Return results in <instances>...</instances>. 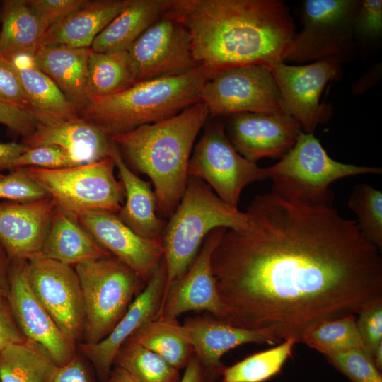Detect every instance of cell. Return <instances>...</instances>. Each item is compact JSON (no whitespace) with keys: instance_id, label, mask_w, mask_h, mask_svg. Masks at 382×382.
Segmentation results:
<instances>
[{"instance_id":"44","label":"cell","mask_w":382,"mask_h":382,"mask_svg":"<svg viewBox=\"0 0 382 382\" xmlns=\"http://www.w3.org/2000/svg\"><path fill=\"white\" fill-rule=\"evenodd\" d=\"M0 124L5 125L13 134L24 137L34 130L37 121L29 110L0 102Z\"/></svg>"},{"instance_id":"45","label":"cell","mask_w":382,"mask_h":382,"mask_svg":"<svg viewBox=\"0 0 382 382\" xmlns=\"http://www.w3.org/2000/svg\"><path fill=\"white\" fill-rule=\"evenodd\" d=\"M88 361L78 351L67 364L58 366L52 382H95L96 374Z\"/></svg>"},{"instance_id":"41","label":"cell","mask_w":382,"mask_h":382,"mask_svg":"<svg viewBox=\"0 0 382 382\" xmlns=\"http://www.w3.org/2000/svg\"><path fill=\"white\" fill-rule=\"evenodd\" d=\"M357 318V325L364 350L371 357L382 342V299L364 308Z\"/></svg>"},{"instance_id":"1","label":"cell","mask_w":382,"mask_h":382,"mask_svg":"<svg viewBox=\"0 0 382 382\" xmlns=\"http://www.w3.org/2000/svg\"><path fill=\"white\" fill-rule=\"evenodd\" d=\"M245 212L248 228L226 229L212 255L228 323L260 332L269 345L298 343L315 324L382 299L381 251L332 205L271 191Z\"/></svg>"},{"instance_id":"42","label":"cell","mask_w":382,"mask_h":382,"mask_svg":"<svg viewBox=\"0 0 382 382\" xmlns=\"http://www.w3.org/2000/svg\"><path fill=\"white\" fill-rule=\"evenodd\" d=\"M87 0H25L38 18L49 28L82 6Z\"/></svg>"},{"instance_id":"2","label":"cell","mask_w":382,"mask_h":382,"mask_svg":"<svg viewBox=\"0 0 382 382\" xmlns=\"http://www.w3.org/2000/svg\"><path fill=\"white\" fill-rule=\"evenodd\" d=\"M163 14L187 30L195 59L213 74L284 62L296 33L289 8L279 0H166Z\"/></svg>"},{"instance_id":"39","label":"cell","mask_w":382,"mask_h":382,"mask_svg":"<svg viewBox=\"0 0 382 382\" xmlns=\"http://www.w3.org/2000/svg\"><path fill=\"white\" fill-rule=\"evenodd\" d=\"M353 35L355 45L374 46L382 38V1L361 0L354 17Z\"/></svg>"},{"instance_id":"7","label":"cell","mask_w":382,"mask_h":382,"mask_svg":"<svg viewBox=\"0 0 382 382\" xmlns=\"http://www.w3.org/2000/svg\"><path fill=\"white\" fill-rule=\"evenodd\" d=\"M74 267L79 279L85 310L81 343L96 344L111 332L146 284L113 255Z\"/></svg>"},{"instance_id":"49","label":"cell","mask_w":382,"mask_h":382,"mask_svg":"<svg viewBox=\"0 0 382 382\" xmlns=\"http://www.w3.org/2000/svg\"><path fill=\"white\" fill-rule=\"evenodd\" d=\"M10 259L0 243V296H6L8 291V265Z\"/></svg>"},{"instance_id":"9","label":"cell","mask_w":382,"mask_h":382,"mask_svg":"<svg viewBox=\"0 0 382 382\" xmlns=\"http://www.w3.org/2000/svg\"><path fill=\"white\" fill-rule=\"evenodd\" d=\"M361 0H306L300 9L302 30L295 33L284 61L347 59L354 48L353 23Z\"/></svg>"},{"instance_id":"22","label":"cell","mask_w":382,"mask_h":382,"mask_svg":"<svg viewBox=\"0 0 382 382\" xmlns=\"http://www.w3.org/2000/svg\"><path fill=\"white\" fill-rule=\"evenodd\" d=\"M194 354L215 380L221 378L224 366L221 357L232 349L247 343H266L260 332L221 320L212 315L190 317L183 324Z\"/></svg>"},{"instance_id":"6","label":"cell","mask_w":382,"mask_h":382,"mask_svg":"<svg viewBox=\"0 0 382 382\" xmlns=\"http://www.w3.org/2000/svg\"><path fill=\"white\" fill-rule=\"evenodd\" d=\"M272 191L297 203L332 205L330 185L344 178L381 174V168L356 166L331 158L319 140L311 133H300L291 149L267 168Z\"/></svg>"},{"instance_id":"31","label":"cell","mask_w":382,"mask_h":382,"mask_svg":"<svg viewBox=\"0 0 382 382\" xmlns=\"http://www.w3.org/2000/svg\"><path fill=\"white\" fill-rule=\"evenodd\" d=\"M57 368L41 347L28 340L0 350L1 382H52Z\"/></svg>"},{"instance_id":"27","label":"cell","mask_w":382,"mask_h":382,"mask_svg":"<svg viewBox=\"0 0 382 382\" xmlns=\"http://www.w3.org/2000/svg\"><path fill=\"white\" fill-rule=\"evenodd\" d=\"M18 74L30 112L40 123H49L78 115L53 81L35 64L33 57L21 55L11 60Z\"/></svg>"},{"instance_id":"24","label":"cell","mask_w":382,"mask_h":382,"mask_svg":"<svg viewBox=\"0 0 382 382\" xmlns=\"http://www.w3.org/2000/svg\"><path fill=\"white\" fill-rule=\"evenodd\" d=\"M111 157L125 193V203L117 216L138 236L161 240L166 223L158 216L156 195L150 183L141 179L127 166L116 144Z\"/></svg>"},{"instance_id":"29","label":"cell","mask_w":382,"mask_h":382,"mask_svg":"<svg viewBox=\"0 0 382 382\" xmlns=\"http://www.w3.org/2000/svg\"><path fill=\"white\" fill-rule=\"evenodd\" d=\"M1 6L0 57L8 61L21 55L33 57L48 28L25 0H6Z\"/></svg>"},{"instance_id":"33","label":"cell","mask_w":382,"mask_h":382,"mask_svg":"<svg viewBox=\"0 0 382 382\" xmlns=\"http://www.w3.org/2000/svg\"><path fill=\"white\" fill-rule=\"evenodd\" d=\"M139 382H179L180 371L156 353L127 340L118 350L113 362Z\"/></svg>"},{"instance_id":"11","label":"cell","mask_w":382,"mask_h":382,"mask_svg":"<svg viewBox=\"0 0 382 382\" xmlns=\"http://www.w3.org/2000/svg\"><path fill=\"white\" fill-rule=\"evenodd\" d=\"M200 100L211 117L240 112H286L277 82L263 64L214 72L204 83Z\"/></svg>"},{"instance_id":"54","label":"cell","mask_w":382,"mask_h":382,"mask_svg":"<svg viewBox=\"0 0 382 382\" xmlns=\"http://www.w3.org/2000/svg\"><path fill=\"white\" fill-rule=\"evenodd\" d=\"M1 382V381H0Z\"/></svg>"},{"instance_id":"40","label":"cell","mask_w":382,"mask_h":382,"mask_svg":"<svg viewBox=\"0 0 382 382\" xmlns=\"http://www.w3.org/2000/svg\"><path fill=\"white\" fill-rule=\"evenodd\" d=\"M78 166L73 157L65 150L54 145L29 148L13 163V169L18 167H36L57 169Z\"/></svg>"},{"instance_id":"34","label":"cell","mask_w":382,"mask_h":382,"mask_svg":"<svg viewBox=\"0 0 382 382\" xmlns=\"http://www.w3.org/2000/svg\"><path fill=\"white\" fill-rule=\"evenodd\" d=\"M296 342L287 340L276 347L255 353L221 371V382H265L282 371Z\"/></svg>"},{"instance_id":"38","label":"cell","mask_w":382,"mask_h":382,"mask_svg":"<svg viewBox=\"0 0 382 382\" xmlns=\"http://www.w3.org/2000/svg\"><path fill=\"white\" fill-rule=\"evenodd\" d=\"M47 197V191L32 178L26 167L13 168L0 179V199L29 202Z\"/></svg>"},{"instance_id":"8","label":"cell","mask_w":382,"mask_h":382,"mask_svg":"<svg viewBox=\"0 0 382 382\" xmlns=\"http://www.w3.org/2000/svg\"><path fill=\"white\" fill-rule=\"evenodd\" d=\"M115 168L112 157L57 169L26 167L55 206L75 219L90 211L118 213L125 193L122 183L115 176Z\"/></svg>"},{"instance_id":"47","label":"cell","mask_w":382,"mask_h":382,"mask_svg":"<svg viewBox=\"0 0 382 382\" xmlns=\"http://www.w3.org/2000/svg\"><path fill=\"white\" fill-rule=\"evenodd\" d=\"M206 371L197 357L194 354L191 357L179 382H216Z\"/></svg>"},{"instance_id":"32","label":"cell","mask_w":382,"mask_h":382,"mask_svg":"<svg viewBox=\"0 0 382 382\" xmlns=\"http://www.w3.org/2000/svg\"><path fill=\"white\" fill-rule=\"evenodd\" d=\"M136 83L127 51L91 50L87 62L88 98L116 94Z\"/></svg>"},{"instance_id":"4","label":"cell","mask_w":382,"mask_h":382,"mask_svg":"<svg viewBox=\"0 0 382 382\" xmlns=\"http://www.w3.org/2000/svg\"><path fill=\"white\" fill-rule=\"evenodd\" d=\"M213 72L203 65L183 75L139 81L116 94L91 97L78 114L112 137L173 117L200 100Z\"/></svg>"},{"instance_id":"18","label":"cell","mask_w":382,"mask_h":382,"mask_svg":"<svg viewBox=\"0 0 382 382\" xmlns=\"http://www.w3.org/2000/svg\"><path fill=\"white\" fill-rule=\"evenodd\" d=\"M166 279V265L163 258L151 279L134 298L111 332L96 344L78 345L79 352L91 364L100 381L104 382L108 378L122 345L141 326L157 319L163 300Z\"/></svg>"},{"instance_id":"21","label":"cell","mask_w":382,"mask_h":382,"mask_svg":"<svg viewBox=\"0 0 382 382\" xmlns=\"http://www.w3.org/2000/svg\"><path fill=\"white\" fill-rule=\"evenodd\" d=\"M29 148L57 146L67 151L78 165L111 157L115 144L93 122L79 115L49 123L37 122L34 130L23 137Z\"/></svg>"},{"instance_id":"3","label":"cell","mask_w":382,"mask_h":382,"mask_svg":"<svg viewBox=\"0 0 382 382\" xmlns=\"http://www.w3.org/2000/svg\"><path fill=\"white\" fill-rule=\"evenodd\" d=\"M209 117L199 101L173 117L111 137L132 167L151 180L161 216L170 218L180 201L193 144Z\"/></svg>"},{"instance_id":"20","label":"cell","mask_w":382,"mask_h":382,"mask_svg":"<svg viewBox=\"0 0 382 382\" xmlns=\"http://www.w3.org/2000/svg\"><path fill=\"white\" fill-rule=\"evenodd\" d=\"M55 203L51 197L0 203V243L10 260L40 257Z\"/></svg>"},{"instance_id":"37","label":"cell","mask_w":382,"mask_h":382,"mask_svg":"<svg viewBox=\"0 0 382 382\" xmlns=\"http://www.w3.org/2000/svg\"><path fill=\"white\" fill-rule=\"evenodd\" d=\"M327 361L351 382H382V374L364 349L325 355Z\"/></svg>"},{"instance_id":"26","label":"cell","mask_w":382,"mask_h":382,"mask_svg":"<svg viewBox=\"0 0 382 382\" xmlns=\"http://www.w3.org/2000/svg\"><path fill=\"white\" fill-rule=\"evenodd\" d=\"M91 50L40 46L33 57L36 66L53 81L78 112L88 100L87 62Z\"/></svg>"},{"instance_id":"23","label":"cell","mask_w":382,"mask_h":382,"mask_svg":"<svg viewBox=\"0 0 382 382\" xmlns=\"http://www.w3.org/2000/svg\"><path fill=\"white\" fill-rule=\"evenodd\" d=\"M131 0H87L79 8L50 27L41 46L91 48L98 34Z\"/></svg>"},{"instance_id":"12","label":"cell","mask_w":382,"mask_h":382,"mask_svg":"<svg viewBox=\"0 0 382 382\" xmlns=\"http://www.w3.org/2000/svg\"><path fill=\"white\" fill-rule=\"evenodd\" d=\"M127 52L137 82L183 75L201 66L194 58L187 30L165 14Z\"/></svg>"},{"instance_id":"35","label":"cell","mask_w":382,"mask_h":382,"mask_svg":"<svg viewBox=\"0 0 382 382\" xmlns=\"http://www.w3.org/2000/svg\"><path fill=\"white\" fill-rule=\"evenodd\" d=\"M301 342L324 356L352 349H364L355 315L320 322L308 328Z\"/></svg>"},{"instance_id":"48","label":"cell","mask_w":382,"mask_h":382,"mask_svg":"<svg viewBox=\"0 0 382 382\" xmlns=\"http://www.w3.org/2000/svg\"><path fill=\"white\" fill-rule=\"evenodd\" d=\"M28 149V146L21 142H0V171L11 170L15 160Z\"/></svg>"},{"instance_id":"14","label":"cell","mask_w":382,"mask_h":382,"mask_svg":"<svg viewBox=\"0 0 382 382\" xmlns=\"http://www.w3.org/2000/svg\"><path fill=\"white\" fill-rule=\"evenodd\" d=\"M6 296L13 318L25 339L41 347L57 366L77 354L78 345L57 326L33 291L28 261L10 260Z\"/></svg>"},{"instance_id":"13","label":"cell","mask_w":382,"mask_h":382,"mask_svg":"<svg viewBox=\"0 0 382 382\" xmlns=\"http://www.w3.org/2000/svg\"><path fill=\"white\" fill-rule=\"evenodd\" d=\"M28 278L35 295L59 329L77 345L81 343L85 310L74 267L38 257L28 261Z\"/></svg>"},{"instance_id":"10","label":"cell","mask_w":382,"mask_h":382,"mask_svg":"<svg viewBox=\"0 0 382 382\" xmlns=\"http://www.w3.org/2000/svg\"><path fill=\"white\" fill-rule=\"evenodd\" d=\"M187 175L204 181L221 199L234 207H238L247 185L268 179L266 168L235 150L219 120L212 121L205 127L191 154Z\"/></svg>"},{"instance_id":"36","label":"cell","mask_w":382,"mask_h":382,"mask_svg":"<svg viewBox=\"0 0 382 382\" xmlns=\"http://www.w3.org/2000/svg\"><path fill=\"white\" fill-rule=\"evenodd\" d=\"M349 208L357 217L363 236L382 250V192L365 183L354 186L348 199Z\"/></svg>"},{"instance_id":"25","label":"cell","mask_w":382,"mask_h":382,"mask_svg":"<svg viewBox=\"0 0 382 382\" xmlns=\"http://www.w3.org/2000/svg\"><path fill=\"white\" fill-rule=\"evenodd\" d=\"M110 256L76 219L55 206L40 257L74 267Z\"/></svg>"},{"instance_id":"19","label":"cell","mask_w":382,"mask_h":382,"mask_svg":"<svg viewBox=\"0 0 382 382\" xmlns=\"http://www.w3.org/2000/svg\"><path fill=\"white\" fill-rule=\"evenodd\" d=\"M76 220L112 255L130 267L146 284L149 282L163 258L161 240L138 236L117 214L108 211H90Z\"/></svg>"},{"instance_id":"5","label":"cell","mask_w":382,"mask_h":382,"mask_svg":"<svg viewBox=\"0 0 382 382\" xmlns=\"http://www.w3.org/2000/svg\"><path fill=\"white\" fill-rule=\"evenodd\" d=\"M169 219L161 237L167 270L165 290L186 272L209 233L219 228L245 230L250 224L245 212L224 202L204 181L190 177Z\"/></svg>"},{"instance_id":"46","label":"cell","mask_w":382,"mask_h":382,"mask_svg":"<svg viewBox=\"0 0 382 382\" xmlns=\"http://www.w3.org/2000/svg\"><path fill=\"white\" fill-rule=\"evenodd\" d=\"M25 341L13 318L6 296H0V350Z\"/></svg>"},{"instance_id":"43","label":"cell","mask_w":382,"mask_h":382,"mask_svg":"<svg viewBox=\"0 0 382 382\" xmlns=\"http://www.w3.org/2000/svg\"><path fill=\"white\" fill-rule=\"evenodd\" d=\"M0 102L16 105L30 111L28 102L13 64L1 57H0Z\"/></svg>"},{"instance_id":"30","label":"cell","mask_w":382,"mask_h":382,"mask_svg":"<svg viewBox=\"0 0 382 382\" xmlns=\"http://www.w3.org/2000/svg\"><path fill=\"white\" fill-rule=\"evenodd\" d=\"M128 340L156 353L179 371L185 369L194 353L188 334L178 319L149 322Z\"/></svg>"},{"instance_id":"15","label":"cell","mask_w":382,"mask_h":382,"mask_svg":"<svg viewBox=\"0 0 382 382\" xmlns=\"http://www.w3.org/2000/svg\"><path fill=\"white\" fill-rule=\"evenodd\" d=\"M340 58H327L306 65L275 62L270 68L281 93L284 109L301 125L305 133L313 134L325 118L319 100L329 81L340 77Z\"/></svg>"},{"instance_id":"51","label":"cell","mask_w":382,"mask_h":382,"mask_svg":"<svg viewBox=\"0 0 382 382\" xmlns=\"http://www.w3.org/2000/svg\"><path fill=\"white\" fill-rule=\"evenodd\" d=\"M371 359L375 366L380 370H382V342L380 343L374 349L371 354Z\"/></svg>"},{"instance_id":"16","label":"cell","mask_w":382,"mask_h":382,"mask_svg":"<svg viewBox=\"0 0 382 382\" xmlns=\"http://www.w3.org/2000/svg\"><path fill=\"white\" fill-rule=\"evenodd\" d=\"M226 230L219 228L209 233L186 272L165 290L157 319H178L184 313L207 311L228 321L212 267L213 251Z\"/></svg>"},{"instance_id":"50","label":"cell","mask_w":382,"mask_h":382,"mask_svg":"<svg viewBox=\"0 0 382 382\" xmlns=\"http://www.w3.org/2000/svg\"><path fill=\"white\" fill-rule=\"evenodd\" d=\"M104 382H139L123 369L113 366L108 378Z\"/></svg>"},{"instance_id":"53","label":"cell","mask_w":382,"mask_h":382,"mask_svg":"<svg viewBox=\"0 0 382 382\" xmlns=\"http://www.w3.org/2000/svg\"><path fill=\"white\" fill-rule=\"evenodd\" d=\"M0 10H1V4H0Z\"/></svg>"},{"instance_id":"17","label":"cell","mask_w":382,"mask_h":382,"mask_svg":"<svg viewBox=\"0 0 382 382\" xmlns=\"http://www.w3.org/2000/svg\"><path fill=\"white\" fill-rule=\"evenodd\" d=\"M235 150L250 161L281 159L294 146L303 131L287 112H240L226 116L224 124Z\"/></svg>"},{"instance_id":"52","label":"cell","mask_w":382,"mask_h":382,"mask_svg":"<svg viewBox=\"0 0 382 382\" xmlns=\"http://www.w3.org/2000/svg\"><path fill=\"white\" fill-rule=\"evenodd\" d=\"M4 176V175L2 174V173H1V171H0V179L2 178Z\"/></svg>"},{"instance_id":"28","label":"cell","mask_w":382,"mask_h":382,"mask_svg":"<svg viewBox=\"0 0 382 382\" xmlns=\"http://www.w3.org/2000/svg\"><path fill=\"white\" fill-rule=\"evenodd\" d=\"M166 0H131L98 34L91 49L97 52L127 51L164 13Z\"/></svg>"}]
</instances>
